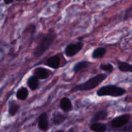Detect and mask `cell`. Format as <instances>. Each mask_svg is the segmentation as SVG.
<instances>
[{
	"label": "cell",
	"instance_id": "5bb4252c",
	"mask_svg": "<svg viewBox=\"0 0 132 132\" xmlns=\"http://www.w3.org/2000/svg\"><path fill=\"white\" fill-rule=\"evenodd\" d=\"M28 94H29V92H28V89L26 87L22 86V87H21L18 90L16 94H15V96H16V98L18 100L23 101H25L28 98Z\"/></svg>",
	"mask_w": 132,
	"mask_h": 132
},
{
	"label": "cell",
	"instance_id": "8992f818",
	"mask_svg": "<svg viewBox=\"0 0 132 132\" xmlns=\"http://www.w3.org/2000/svg\"><path fill=\"white\" fill-rule=\"evenodd\" d=\"M52 72L43 67H37L33 71V75L39 80H46L51 76Z\"/></svg>",
	"mask_w": 132,
	"mask_h": 132
},
{
	"label": "cell",
	"instance_id": "ba28073f",
	"mask_svg": "<svg viewBox=\"0 0 132 132\" xmlns=\"http://www.w3.org/2000/svg\"><path fill=\"white\" fill-rule=\"evenodd\" d=\"M45 65L52 69H58L61 66V57L59 55H54L48 58L45 62Z\"/></svg>",
	"mask_w": 132,
	"mask_h": 132
},
{
	"label": "cell",
	"instance_id": "5b68a950",
	"mask_svg": "<svg viewBox=\"0 0 132 132\" xmlns=\"http://www.w3.org/2000/svg\"><path fill=\"white\" fill-rule=\"evenodd\" d=\"M130 120V114H123L115 117L111 121L110 125L115 128H119L127 125Z\"/></svg>",
	"mask_w": 132,
	"mask_h": 132
},
{
	"label": "cell",
	"instance_id": "7c38bea8",
	"mask_svg": "<svg viewBox=\"0 0 132 132\" xmlns=\"http://www.w3.org/2000/svg\"><path fill=\"white\" fill-rule=\"evenodd\" d=\"M27 85L31 90L34 91V90H36L39 88V79L36 76L32 75L30 77H28V79H27Z\"/></svg>",
	"mask_w": 132,
	"mask_h": 132
},
{
	"label": "cell",
	"instance_id": "ac0fdd59",
	"mask_svg": "<svg viewBox=\"0 0 132 132\" xmlns=\"http://www.w3.org/2000/svg\"><path fill=\"white\" fill-rule=\"evenodd\" d=\"M67 118V116L57 112L54 114V117H53V122L55 125H60L66 121Z\"/></svg>",
	"mask_w": 132,
	"mask_h": 132
},
{
	"label": "cell",
	"instance_id": "52a82bcc",
	"mask_svg": "<svg viewBox=\"0 0 132 132\" xmlns=\"http://www.w3.org/2000/svg\"><path fill=\"white\" fill-rule=\"evenodd\" d=\"M37 125L39 130L42 131H47L49 129V121L48 116L46 112H43L41 113L38 117Z\"/></svg>",
	"mask_w": 132,
	"mask_h": 132
},
{
	"label": "cell",
	"instance_id": "7a4b0ae2",
	"mask_svg": "<svg viewBox=\"0 0 132 132\" xmlns=\"http://www.w3.org/2000/svg\"><path fill=\"white\" fill-rule=\"evenodd\" d=\"M108 77V75L106 73H99L94 77L89 79L83 83L76 85L70 90V93L77 92H86L94 90L100 85L104 80Z\"/></svg>",
	"mask_w": 132,
	"mask_h": 132
},
{
	"label": "cell",
	"instance_id": "2e32d148",
	"mask_svg": "<svg viewBox=\"0 0 132 132\" xmlns=\"http://www.w3.org/2000/svg\"><path fill=\"white\" fill-rule=\"evenodd\" d=\"M106 53V50L104 47H98L95 48L92 54V57L94 59H100L103 57Z\"/></svg>",
	"mask_w": 132,
	"mask_h": 132
},
{
	"label": "cell",
	"instance_id": "9c48e42d",
	"mask_svg": "<svg viewBox=\"0 0 132 132\" xmlns=\"http://www.w3.org/2000/svg\"><path fill=\"white\" fill-rule=\"evenodd\" d=\"M91 64L92 63H90L88 61H82L78 62L73 66L72 71L75 74H77L81 71L88 69Z\"/></svg>",
	"mask_w": 132,
	"mask_h": 132
},
{
	"label": "cell",
	"instance_id": "7402d4cb",
	"mask_svg": "<svg viewBox=\"0 0 132 132\" xmlns=\"http://www.w3.org/2000/svg\"><path fill=\"white\" fill-rule=\"evenodd\" d=\"M16 1H23V0H16Z\"/></svg>",
	"mask_w": 132,
	"mask_h": 132
},
{
	"label": "cell",
	"instance_id": "e0dca14e",
	"mask_svg": "<svg viewBox=\"0 0 132 132\" xmlns=\"http://www.w3.org/2000/svg\"><path fill=\"white\" fill-rule=\"evenodd\" d=\"M19 104L15 102V101L11 100L9 103V113L10 116H14L19 111Z\"/></svg>",
	"mask_w": 132,
	"mask_h": 132
},
{
	"label": "cell",
	"instance_id": "4fadbf2b",
	"mask_svg": "<svg viewBox=\"0 0 132 132\" xmlns=\"http://www.w3.org/2000/svg\"><path fill=\"white\" fill-rule=\"evenodd\" d=\"M117 67H118L119 70L122 72H129L131 73L132 72V65L127 62L122 61L119 59H117Z\"/></svg>",
	"mask_w": 132,
	"mask_h": 132
},
{
	"label": "cell",
	"instance_id": "44dd1931",
	"mask_svg": "<svg viewBox=\"0 0 132 132\" xmlns=\"http://www.w3.org/2000/svg\"><path fill=\"white\" fill-rule=\"evenodd\" d=\"M13 1H14V0H4L5 4H7V5L8 4H10L11 3H12Z\"/></svg>",
	"mask_w": 132,
	"mask_h": 132
},
{
	"label": "cell",
	"instance_id": "277c9868",
	"mask_svg": "<svg viewBox=\"0 0 132 132\" xmlns=\"http://www.w3.org/2000/svg\"><path fill=\"white\" fill-rule=\"evenodd\" d=\"M83 46L84 43L82 41L68 44L64 48V54L68 57H72L81 52L83 48Z\"/></svg>",
	"mask_w": 132,
	"mask_h": 132
},
{
	"label": "cell",
	"instance_id": "3957f363",
	"mask_svg": "<svg viewBox=\"0 0 132 132\" xmlns=\"http://www.w3.org/2000/svg\"><path fill=\"white\" fill-rule=\"evenodd\" d=\"M126 94L125 88L114 85H108L103 86L98 89L97 95L99 97L110 96L113 97H119Z\"/></svg>",
	"mask_w": 132,
	"mask_h": 132
},
{
	"label": "cell",
	"instance_id": "8fae6325",
	"mask_svg": "<svg viewBox=\"0 0 132 132\" xmlns=\"http://www.w3.org/2000/svg\"><path fill=\"white\" fill-rule=\"evenodd\" d=\"M108 116V112L107 110H99L98 112H97L96 113L94 114V116H93L92 118L91 119V122H99V121H104L105 119H106L107 117Z\"/></svg>",
	"mask_w": 132,
	"mask_h": 132
},
{
	"label": "cell",
	"instance_id": "9a60e30c",
	"mask_svg": "<svg viewBox=\"0 0 132 132\" xmlns=\"http://www.w3.org/2000/svg\"><path fill=\"white\" fill-rule=\"evenodd\" d=\"M90 130L94 132H106L107 130V126L105 124L101 122H93L90 126Z\"/></svg>",
	"mask_w": 132,
	"mask_h": 132
},
{
	"label": "cell",
	"instance_id": "603a6c76",
	"mask_svg": "<svg viewBox=\"0 0 132 132\" xmlns=\"http://www.w3.org/2000/svg\"><path fill=\"white\" fill-rule=\"evenodd\" d=\"M67 132H73L72 131H70H70H67Z\"/></svg>",
	"mask_w": 132,
	"mask_h": 132
},
{
	"label": "cell",
	"instance_id": "ffe728a7",
	"mask_svg": "<svg viewBox=\"0 0 132 132\" xmlns=\"http://www.w3.org/2000/svg\"><path fill=\"white\" fill-rule=\"evenodd\" d=\"M131 8H130V9H128V10H126V13H125V17H124V19L126 20V19L131 18Z\"/></svg>",
	"mask_w": 132,
	"mask_h": 132
},
{
	"label": "cell",
	"instance_id": "d6986e66",
	"mask_svg": "<svg viewBox=\"0 0 132 132\" xmlns=\"http://www.w3.org/2000/svg\"><path fill=\"white\" fill-rule=\"evenodd\" d=\"M99 68L101 70L106 72L108 74L112 73L114 70V67L110 63H102L99 66Z\"/></svg>",
	"mask_w": 132,
	"mask_h": 132
},
{
	"label": "cell",
	"instance_id": "30bf717a",
	"mask_svg": "<svg viewBox=\"0 0 132 132\" xmlns=\"http://www.w3.org/2000/svg\"><path fill=\"white\" fill-rule=\"evenodd\" d=\"M59 107L64 112H70L73 110V104L69 98L64 97L62 98L59 103Z\"/></svg>",
	"mask_w": 132,
	"mask_h": 132
},
{
	"label": "cell",
	"instance_id": "6da1fadb",
	"mask_svg": "<svg viewBox=\"0 0 132 132\" xmlns=\"http://www.w3.org/2000/svg\"><path fill=\"white\" fill-rule=\"evenodd\" d=\"M56 37L57 34L55 30L53 28L49 30L48 32L44 34L40 39L38 44L34 50V56L35 57H39L45 54L54 44Z\"/></svg>",
	"mask_w": 132,
	"mask_h": 132
}]
</instances>
